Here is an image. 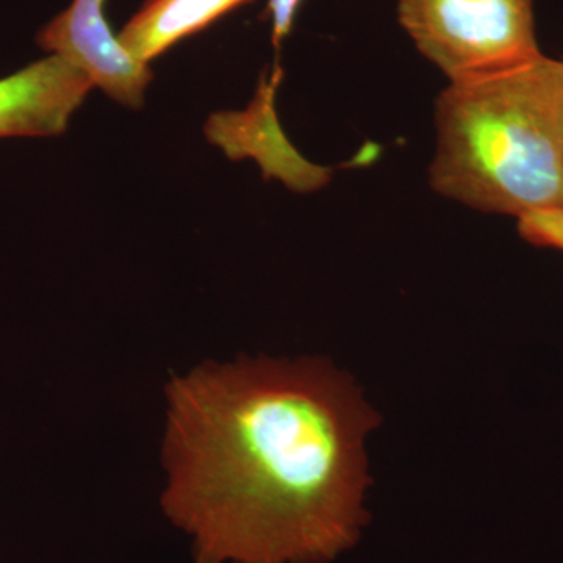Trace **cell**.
<instances>
[{
  "mask_svg": "<svg viewBox=\"0 0 563 563\" xmlns=\"http://www.w3.org/2000/svg\"><path fill=\"white\" fill-rule=\"evenodd\" d=\"M252 0H146L120 33L136 60L150 65L174 44L202 32Z\"/></svg>",
  "mask_w": 563,
  "mask_h": 563,
  "instance_id": "obj_6",
  "label": "cell"
},
{
  "mask_svg": "<svg viewBox=\"0 0 563 563\" xmlns=\"http://www.w3.org/2000/svg\"><path fill=\"white\" fill-rule=\"evenodd\" d=\"M518 232L536 246L563 252V210L526 214L518 220Z\"/></svg>",
  "mask_w": 563,
  "mask_h": 563,
  "instance_id": "obj_7",
  "label": "cell"
},
{
  "mask_svg": "<svg viewBox=\"0 0 563 563\" xmlns=\"http://www.w3.org/2000/svg\"><path fill=\"white\" fill-rule=\"evenodd\" d=\"M95 87L65 58L49 55L0 79V139L57 136Z\"/></svg>",
  "mask_w": 563,
  "mask_h": 563,
  "instance_id": "obj_5",
  "label": "cell"
},
{
  "mask_svg": "<svg viewBox=\"0 0 563 563\" xmlns=\"http://www.w3.org/2000/svg\"><path fill=\"white\" fill-rule=\"evenodd\" d=\"M302 0H268V16L272 18L273 44L279 47L282 41L290 35L296 14Z\"/></svg>",
  "mask_w": 563,
  "mask_h": 563,
  "instance_id": "obj_8",
  "label": "cell"
},
{
  "mask_svg": "<svg viewBox=\"0 0 563 563\" xmlns=\"http://www.w3.org/2000/svg\"><path fill=\"white\" fill-rule=\"evenodd\" d=\"M103 5L106 0H73L68 9L41 29L36 43L87 74L92 85L113 101L139 110L152 70L111 32Z\"/></svg>",
  "mask_w": 563,
  "mask_h": 563,
  "instance_id": "obj_4",
  "label": "cell"
},
{
  "mask_svg": "<svg viewBox=\"0 0 563 563\" xmlns=\"http://www.w3.org/2000/svg\"><path fill=\"white\" fill-rule=\"evenodd\" d=\"M399 24L450 81L539 55L533 0H398Z\"/></svg>",
  "mask_w": 563,
  "mask_h": 563,
  "instance_id": "obj_3",
  "label": "cell"
},
{
  "mask_svg": "<svg viewBox=\"0 0 563 563\" xmlns=\"http://www.w3.org/2000/svg\"><path fill=\"white\" fill-rule=\"evenodd\" d=\"M162 506L195 563H329L368 518L379 413L322 358L206 363L168 387Z\"/></svg>",
  "mask_w": 563,
  "mask_h": 563,
  "instance_id": "obj_1",
  "label": "cell"
},
{
  "mask_svg": "<svg viewBox=\"0 0 563 563\" xmlns=\"http://www.w3.org/2000/svg\"><path fill=\"white\" fill-rule=\"evenodd\" d=\"M431 187L517 220L563 210V58L450 81L437 99Z\"/></svg>",
  "mask_w": 563,
  "mask_h": 563,
  "instance_id": "obj_2",
  "label": "cell"
}]
</instances>
